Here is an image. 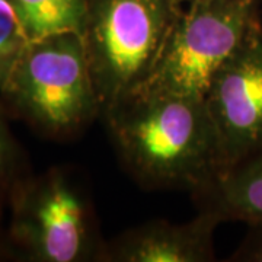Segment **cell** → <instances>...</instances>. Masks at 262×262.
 <instances>
[{
  "label": "cell",
  "instance_id": "obj_1",
  "mask_svg": "<svg viewBox=\"0 0 262 262\" xmlns=\"http://www.w3.org/2000/svg\"><path fill=\"white\" fill-rule=\"evenodd\" d=\"M102 117L124 168L146 189L194 194L223 170L204 98L136 92Z\"/></svg>",
  "mask_w": 262,
  "mask_h": 262
},
{
  "label": "cell",
  "instance_id": "obj_2",
  "mask_svg": "<svg viewBox=\"0 0 262 262\" xmlns=\"http://www.w3.org/2000/svg\"><path fill=\"white\" fill-rule=\"evenodd\" d=\"M9 117L27 122L48 139L80 133L101 115V105L77 32L29 39L0 89Z\"/></svg>",
  "mask_w": 262,
  "mask_h": 262
},
{
  "label": "cell",
  "instance_id": "obj_3",
  "mask_svg": "<svg viewBox=\"0 0 262 262\" xmlns=\"http://www.w3.org/2000/svg\"><path fill=\"white\" fill-rule=\"evenodd\" d=\"M182 10L178 0H89L82 39L101 117L146 83Z\"/></svg>",
  "mask_w": 262,
  "mask_h": 262
},
{
  "label": "cell",
  "instance_id": "obj_4",
  "mask_svg": "<svg viewBox=\"0 0 262 262\" xmlns=\"http://www.w3.org/2000/svg\"><path fill=\"white\" fill-rule=\"evenodd\" d=\"M5 226L12 259L27 262H102L91 198L70 169L29 173L10 196Z\"/></svg>",
  "mask_w": 262,
  "mask_h": 262
},
{
  "label": "cell",
  "instance_id": "obj_5",
  "mask_svg": "<svg viewBox=\"0 0 262 262\" xmlns=\"http://www.w3.org/2000/svg\"><path fill=\"white\" fill-rule=\"evenodd\" d=\"M261 3L262 0L188 3L155 70L136 92L204 98L219 69L261 19Z\"/></svg>",
  "mask_w": 262,
  "mask_h": 262
},
{
  "label": "cell",
  "instance_id": "obj_6",
  "mask_svg": "<svg viewBox=\"0 0 262 262\" xmlns=\"http://www.w3.org/2000/svg\"><path fill=\"white\" fill-rule=\"evenodd\" d=\"M204 101L217 133L223 170L261 151L262 18L219 69Z\"/></svg>",
  "mask_w": 262,
  "mask_h": 262
},
{
  "label": "cell",
  "instance_id": "obj_7",
  "mask_svg": "<svg viewBox=\"0 0 262 262\" xmlns=\"http://www.w3.org/2000/svg\"><path fill=\"white\" fill-rule=\"evenodd\" d=\"M222 223L207 211L184 223L151 220L105 242L102 262H211L214 233Z\"/></svg>",
  "mask_w": 262,
  "mask_h": 262
},
{
  "label": "cell",
  "instance_id": "obj_8",
  "mask_svg": "<svg viewBox=\"0 0 262 262\" xmlns=\"http://www.w3.org/2000/svg\"><path fill=\"white\" fill-rule=\"evenodd\" d=\"M191 195L198 211L214 213L223 223L262 225V150L223 170Z\"/></svg>",
  "mask_w": 262,
  "mask_h": 262
},
{
  "label": "cell",
  "instance_id": "obj_9",
  "mask_svg": "<svg viewBox=\"0 0 262 262\" xmlns=\"http://www.w3.org/2000/svg\"><path fill=\"white\" fill-rule=\"evenodd\" d=\"M29 39L77 32L82 35L89 0H10Z\"/></svg>",
  "mask_w": 262,
  "mask_h": 262
},
{
  "label": "cell",
  "instance_id": "obj_10",
  "mask_svg": "<svg viewBox=\"0 0 262 262\" xmlns=\"http://www.w3.org/2000/svg\"><path fill=\"white\" fill-rule=\"evenodd\" d=\"M9 114L0 102V219L5 211L15 188L31 173L25 151L10 131Z\"/></svg>",
  "mask_w": 262,
  "mask_h": 262
},
{
  "label": "cell",
  "instance_id": "obj_11",
  "mask_svg": "<svg viewBox=\"0 0 262 262\" xmlns=\"http://www.w3.org/2000/svg\"><path fill=\"white\" fill-rule=\"evenodd\" d=\"M29 38L10 0H0V89L25 50Z\"/></svg>",
  "mask_w": 262,
  "mask_h": 262
},
{
  "label": "cell",
  "instance_id": "obj_12",
  "mask_svg": "<svg viewBox=\"0 0 262 262\" xmlns=\"http://www.w3.org/2000/svg\"><path fill=\"white\" fill-rule=\"evenodd\" d=\"M230 262H262V225H249L241 245L234 251Z\"/></svg>",
  "mask_w": 262,
  "mask_h": 262
},
{
  "label": "cell",
  "instance_id": "obj_13",
  "mask_svg": "<svg viewBox=\"0 0 262 262\" xmlns=\"http://www.w3.org/2000/svg\"><path fill=\"white\" fill-rule=\"evenodd\" d=\"M6 259H12V255L6 239V229L3 226V219H0V261H6Z\"/></svg>",
  "mask_w": 262,
  "mask_h": 262
},
{
  "label": "cell",
  "instance_id": "obj_14",
  "mask_svg": "<svg viewBox=\"0 0 262 262\" xmlns=\"http://www.w3.org/2000/svg\"><path fill=\"white\" fill-rule=\"evenodd\" d=\"M179 3H181V5H184V3H191V2H194V0H178Z\"/></svg>",
  "mask_w": 262,
  "mask_h": 262
}]
</instances>
